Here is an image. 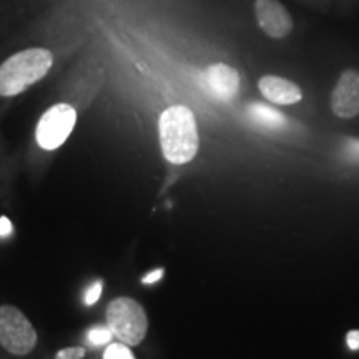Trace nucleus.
<instances>
[{"mask_svg": "<svg viewBox=\"0 0 359 359\" xmlns=\"http://www.w3.org/2000/svg\"><path fill=\"white\" fill-rule=\"evenodd\" d=\"M158 137L161 154L170 163H190L198 154V125L195 114L185 105H173L163 110L158 118Z\"/></svg>", "mask_w": 359, "mask_h": 359, "instance_id": "nucleus-1", "label": "nucleus"}, {"mask_svg": "<svg viewBox=\"0 0 359 359\" xmlns=\"http://www.w3.org/2000/svg\"><path fill=\"white\" fill-rule=\"evenodd\" d=\"M85 353V348H65L55 354V359H83Z\"/></svg>", "mask_w": 359, "mask_h": 359, "instance_id": "nucleus-13", "label": "nucleus"}, {"mask_svg": "<svg viewBox=\"0 0 359 359\" xmlns=\"http://www.w3.org/2000/svg\"><path fill=\"white\" fill-rule=\"evenodd\" d=\"M114 338V334H111V331L109 327H93L92 331L88 333V341L92 344H95V346H103V344L110 343V339Z\"/></svg>", "mask_w": 359, "mask_h": 359, "instance_id": "nucleus-12", "label": "nucleus"}, {"mask_svg": "<svg viewBox=\"0 0 359 359\" xmlns=\"http://www.w3.org/2000/svg\"><path fill=\"white\" fill-rule=\"evenodd\" d=\"M37 331L19 308L0 306V346L15 356H27L37 346Z\"/></svg>", "mask_w": 359, "mask_h": 359, "instance_id": "nucleus-4", "label": "nucleus"}, {"mask_svg": "<svg viewBox=\"0 0 359 359\" xmlns=\"http://www.w3.org/2000/svg\"><path fill=\"white\" fill-rule=\"evenodd\" d=\"M107 327L127 346H138L148 333L145 308L127 296L110 302L105 313Z\"/></svg>", "mask_w": 359, "mask_h": 359, "instance_id": "nucleus-3", "label": "nucleus"}, {"mask_svg": "<svg viewBox=\"0 0 359 359\" xmlns=\"http://www.w3.org/2000/svg\"><path fill=\"white\" fill-rule=\"evenodd\" d=\"M102 290H103V285L100 281L93 283V285L87 290V293H85V304H88V306L90 304H95L98 299H100Z\"/></svg>", "mask_w": 359, "mask_h": 359, "instance_id": "nucleus-14", "label": "nucleus"}, {"mask_svg": "<svg viewBox=\"0 0 359 359\" xmlns=\"http://www.w3.org/2000/svg\"><path fill=\"white\" fill-rule=\"evenodd\" d=\"M205 83L210 95L218 102L228 103L238 95L240 75L233 67L226 64H213L205 72Z\"/></svg>", "mask_w": 359, "mask_h": 359, "instance_id": "nucleus-8", "label": "nucleus"}, {"mask_svg": "<svg viewBox=\"0 0 359 359\" xmlns=\"http://www.w3.org/2000/svg\"><path fill=\"white\" fill-rule=\"evenodd\" d=\"M331 110L339 118H353L359 114V72L344 70L331 93Z\"/></svg>", "mask_w": 359, "mask_h": 359, "instance_id": "nucleus-7", "label": "nucleus"}, {"mask_svg": "<svg viewBox=\"0 0 359 359\" xmlns=\"http://www.w3.org/2000/svg\"><path fill=\"white\" fill-rule=\"evenodd\" d=\"M248 116L253 125H257V127L263 130L276 132V130L286 127V116L280 110L259 102H253L251 105H248Z\"/></svg>", "mask_w": 359, "mask_h": 359, "instance_id": "nucleus-10", "label": "nucleus"}, {"mask_svg": "<svg viewBox=\"0 0 359 359\" xmlns=\"http://www.w3.org/2000/svg\"><path fill=\"white\" fill-rule=\"evenodd\" d=\"M103 359H135V356L128 349L127 344L116 343V344H110V346L105 349Z\"/></svg>", "mask_w": 359, "mask_h": 359, "instance_id": "nucleus-11", "label": "nucleus"}, {"mask_svg": "<svg viewBox=\"0 0 359 359\" xmlns=\"http://www.w3.org/2000/svg\"><path fill=\"white\" fill-rule=\"evenodd\" d=\"M258 88L262 95L275 105H294L303 98L298 85L276 75H264L259 79Z\"/></svg>", "mask_w": 359, "mask_h": 359, "instance_id": "nucleus-9", "label": "nucleus"}, {"mask_svg": "<svg viewBox=\"0 0 359 359\" xmlns=\"http://www.w3.org/2000/svg\"><path fill=\"white\" fill-rule=\"evenodd\" d=\"M53 65L47 48H27L13 53L0 65V97H15L42 80Z\"/></svg>", "mask_w": 359, "mask_h": 359, "instance_id": "nucleus-2", "label": "nucleus"}, {"mask_svg": "<svg viewBox=\"0 0 359 359\" xmlns=\"http://www.w3.org/2000/svg\"><path fill=\"white\" fill-rule=\"evenodd\" d=\"M12 233V223L7 217L0 218V236H8Z\"/></svg>", "mask_w": 359, "mask_h": 359, "instance_id": "nucleus-18", "label": "nucleus"}, {"mask_svg": "<svg viewBox=\"0 0 359 359\" xmlns=\"http://www.w3.org/2000/svg\"><path fill=\"white\" fill-rule=\"evenodd\" d=\"M346 343L349 349H353V351H359V330L349 331L346 336Z\"/></svg>", "mask_w": 359, "mask_h": 359, "instance_id": "nucleus-15", "label": "nucleus"}, {"mask_svg": "<svg viewBox=\"0 0 359 359\" xmlns=\"http://www.w3.org/2000/svg\"><path fill=\"white\" fill-rule=\"evenodd\" d=\"M346 154L359 161V140H346Z\"/></svg>", "mask_w": 359, "mask_h": 359, "instance_id": "nucleus-16", "label": "nucleus"}, {"mask_svg": "<svg viewBox=\"0 0 359 359\" xmlns=\"http://www.w3.org/2000/svg\"><path fill=\"white\" fill-rule=\"evenodd\" d=\"M161 276H163V269H161V268L154 269L150 275H147L145 278H143V283H145V285H154V283L158 281Z\"/></svg>", "mask_w": 359, "mask_h": 359, "instance_id": "nucleus-17", "label": "nucleus"}, {"mask_svg": "<svg viewBox=\"0 0 359 359\" xmlns=\"http://www.w3.org/2000/svg\"><path fill=\"white\" fill-rule=\"evenodd\" d=\"M255 15L259 29L271 39H285L293 30L290 12L278 0H255Z\"/></svg>", "mask_w": 359, "mask_h": 359, "instance_id": "nucleus-6", "label": "nucleus"}, {"mask_svg": "<svg viewBox=\"0 0 359 359\" xmlns=\"http://www.w3.org/2000/svg\"><path fill=\"white\" fill-rule=\"evenodd\" d=\"M75 123H77V110L69 103H57L40 116L35 130V140L43 150H57L69 140Z\"/></svg>", "mask_w": 359, "mask_h": 359, "instance_id": "nucleus-5", "label": "nucleus"}]
</instances>
